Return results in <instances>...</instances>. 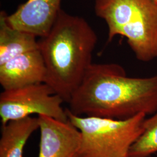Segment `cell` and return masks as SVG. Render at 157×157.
I'll return each mask as SVG.
<instances>
[{
    "label": "cell",
    "instance_id": "6da1fadb",
    "mask_svg": "<svg viewBox=\"0 0 157 157\" xmlns=\"http://www.w3.org/2000/svg\"><path fill=\"white\" fill-rule=\"evenodd\" d=\"M69 104L78 116L124 120L152 115L157 111V74L130 78L117 63H93Z\"/></svg>",
    "mask_w": 157,
    "mask_h": 157
},
{
    "label": "cell",
    "instance_id": "7a4b0ae2",
    "mask_svg": "<svg viewBox=\"0 0 157 157\" xmlns=\"http://www.w3.org/2000/svg\"><path fill=\"white\" fill-rule=\"evenodd\" d=\"M97 40L85 19L61 9L50 31L39 41L46 69L44 83L64 102H70L93 63Z\"/></svg>",
    "mask_w": 157,
    "mask_h": 157
},
{
    "label": "cell",
    "instance_id": "3957f363",
    "mask_svg": "<svg viewBox=\"0 0 157 157\" xmlns=\"http://www.w3.org/2000/svg\"><path fill=\"white\" fill-rule=\"evenodd\" d=\"M94 11L107 23L109 42L124 36L140 61L157 58V0H95Z\"/></svg>",
    "mask_w": 157,
    "mask_h": 157
},
{
    "label": "cell",
    "instance_id": "277c9868",
    "mask_svg": "<svg viewBox=\"0 0 157 157\" xmlns=\"http://www.w3.org/2000/svg\"><path fill=\"white\" fill-rule=\"evenodd\" d=\"M69 121L80 132L79 157H128L131 146L141 135L147 115L119 120L78 116L66 109Z\"/></svg>",
    "mask_w": 157,
    "mask_h": 157
},
{
    "label": "cell",
    "instance_id": "5b68a950",
    "mask_svg": "<svg viewBox=\"0 0 157 157\" xmlns=\"http://www.w3.org/2000/svg\"><path fill=\"white\" fill-rule=\"evenodd\" d=\"M62 98L45 83L30 84L0 94V117L2 125L10 121L37 114L47 115L63 122L68 121Z\"/></svg>",
    "mask_w": 157,
    "mask_h": 157
},
{
    "label": "cell",
    "instance_id": "8992f818",
    "mask_svg": "<svg viewBox=\"0 0 157 157\" xmlns=\"http://www.w3.org/2000/svg\"><path fill=\"white\" fill-rule=\"evenodd\" d=\"M40 131L38 157H79L80 132L69 120L38 115Z\"/></svg>",
    "mask_w": 157,
    "mask_h": 157
},
{
    "label": "cell",
    "instance_id": "52a82bcc",
    "mask_svg": "<svg viewBox=\"0 0 157 157\" xmlns=\"http://www.w3.org/2000/svg\"><path fill=\"white\" fill-rule=\"evenodd\" d=\"M61 2V0H28L11 15H6V21L14 28L43 37L56 22Z\"/></svg>",
    "mask_w": 157,
    "mask_h": 157
},
{
    "label": "cell",
    "instance_id": "ba28073f",
    "mask_svg": "<svg viewBox=\"0 0 157 157\" xmlns=\"http://www.w3.org/2000/svg\"><path fill=\"white\" fill-rule=\"evenodd\" d=\"M46 69L38 49L16 56L0 65V84L4 90L44 83Z\"/></svg>",
    "mask_w": 157,
    "mask_h": 157
},
{
    "label": "cell",
    "instance_id": "9c48e42d",
    "mask_svg": "<svg viewBox=\"0 0 157 157\" xmlns=\"http://www.w3.org/2000/svg\"><path fill=\"white\" fill-rule=\"evenodd\" d=\"M39 129L38 117H28L2 125L0 157H23L24 147L29 137Z\"/></svg>",
    "mask_w": 157,
    "mask_h": 157
},
{
    "label": "cell",
    "instance_id": "30bf717a",
    "mask_svg": "<svg viewBox=\"0 0 157 157\" xmlns=\"http://www.w3.org/2000/svg\"><path fill=\"white\" fill-rule=\"evenodd\" d=\"M7 13L0 12V65L26 52L38 49L33 34L14 28L6 21Z\"/></svg>",
    "mask_w": 157,
    "mask_h": 157
},
{
    "label": "cell",
    "instance_id": "8fae6325",
    "mask_svg": "<svg viewBox=\"0 0 157 157\" xmlns=\"http://www.w3.org/2000/svg\"><path fill=\"white\" fill-rule=\"evenodd\" d=\"M157 152V111L146 119L144 130L129 150L128 157H149Z\"/></svg>",
    "mask_w": 157,
    "mask_h": 157
},
{
    "label": "cell",
    "instance_id": "7c38bea8",
    "mask_svg": "<svg viewBox=\"0 0 157 157\" xmlns=\"http://www.w3.org/2000/svg\"></svg>",
    "mask_w": 157,
    "mask_h": 157
}]
</instances>
